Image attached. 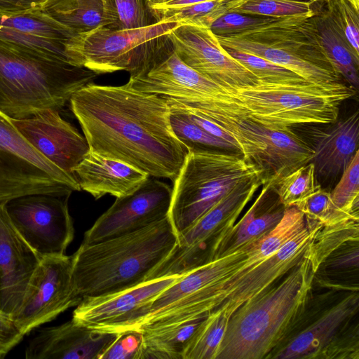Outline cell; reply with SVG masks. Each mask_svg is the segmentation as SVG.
<instances>
[{
	"mask_svg": "<svg viewBox=\"0 0 359 359\" xmlns=\"http://www.w3.org/2000/svg\"><path fill=\"white\" fill-rule=\"evenodd\" d=\"M76 34L41 9L17 13L0 12V43L41 56L72 64L69 48Z\"/></svg>",
	"mask_w": 359,
	"mask_h": 359,
	"instance_id": "cell-19",
	"label": "cell"
},
{
	"mask_svg": "<svg viewBox=\"0 0 359 359\" xmlns=\"http://www.w3.org/2000/svg\"><path fill=\"white\" fill-rule=\"evenodd\" d=\"M264 184L263 175L246 180L229 191L191 226L177 235L167 257L149 275L148 280L184 276L212 261L218 236L231 228L257 190Z\"/></svg>",
	"mask_w": 359,
	"mask_h": 359,
	"instance_id": "cell-9",
	"label": "cell"
},
{
	"mask_svg": "<svg viewBox=\"0 0 359 359\" xmlns=\"http://www.w3.org/2000/svg\"><path fill=\"white\" fill-rule=\"evenodd\" d=\"M76 177L51 163L0 111V204L32 194L71 195Z\"/></svg>",
	"mask_w": 359,
	"mask_h": 359,
	"instance_id": "cell-8",
	"label": "cell"
},
{
	"mask_svg": "<svg viewBox=\"0 0 359 359\" xmlns=\"http://www.w3.org/2000/svg\"><path fill=\"white\" fill-rule=\"evenodd\" d=\"M168 34L158 39L142 66L130 74L128 81L131 85L139 90L186 105L226 95L225 88L180 58Z\"/></svg>",
	"mask_w": 359,
	"mask_h": 359,
	"instance_id": "cell-12",
	"label": "cell"
},
{
	"mask_svg": "<svg viewBox=\"0 0 359 359\" xmlns=\"http://www.w3.org/2000/svg\"><path fill=\"white\" fill-rule=\"evenodd\" d=\"M314 276L303 256L278 285L242 304L229 318L216 359L267 358L304 313Z\"/></svg>",
	"mask_w": 359,
	"mask_h": 359,
	"instance_id": "cell-3",
	"label": "cell"
},
{
	"mask_svg": "<svg viewBox=\"0 0 359 359\" xmlns=\"http://www.w3.org/2000/svg\"><path fill=\"white\" fill-rule=\"evenodd\" d=\"M316 26L330 66L346 79L351 87L358 90L359 56L348 46L331 15L318 19Z\"/></svg>",
	"mask_w": 359,
	"mask_h": 359,
	"instance_id": "cell-29",
	"label": "cell"
},
{
	"mask_svg": "<svg viewBox=\"0 0 359 359\" xmlns=\"http://www.w3.org/2000/svg\"><path fill=\"white\" fill-rule=\"evenodd\" d=\"M142 344L141 330L135 329L120 332L100 359H140Z\"/></svg>",
	"mask_w": 359,
	"mask_h": 359,
	"instance_id": "cell-41",
	"label": "cell"
},
{
	"mask_svg": "<svg viewBox=\"0 0 359 359\" xmlns=\"http://www.w3.org/2000/svg\"><path fill=\"white\" fill-rule=\"evenodd\" d=\"M70 196L32 194L5 203L15 229L41 257L65 255L74 239Z\"/></svg>",
	"mask_w": 359,
	"mask_h": 359,
	"instance_id": "cell-13",
	"label": "cell"
},
{
	"mask_svg": "<svg viewBox=\"0 0 359 359\" xmlns=\"http://www.w3.org/2000/svg\"><path fill=\"white\" fill-rule=\"evenodd\" d=\"M176 241L177 235L168 216L130 233L93 244L81 243L71 256L76 295L82 300L146 281Z\"/></svg>",
	"mask_w": 359,
	"mask_h": 359,
	"instance_id": "cell-2",
	"label": "cell"
},
{
	"mask_svg": "<svg viewBox=\"0 0 359 359\" xmlns=\"http://www.w3.org/2000/svg\"><path fill=\"white\" fill-rule=\"evenodd\" d=\"M316 184L315 167L312 162L304 165L280 178L273 187L285 208L296 206L312 194Z\"/></svg>",
	"mask_w": 359,
	"mask_h": 359,
	"instance_id": "cell-34",
	"label": "cell"
},
{
	"mask_svg": "<svg viewBox=\"0 0 359 359\" xmlns=\"http://www.w3.org/2000/svg\"><path fill=\"white\" fill-rule=\"evenodd\" d=\"M247 0H209L172 8L153 10L156 22H179L210 28L224 15L236 12Z\"/></svg>",
	"mask_w": 359,
	"mask_h": 359,
	"instance_id": "cell-30",
	"label": "cell"
},
{
	"mask_svg": "<svg viewBox=\"0 0 359 359\" xmlns=\"http://www.w3.org/2000/svg\"><path fill=\"white\" fill-rule=\"evenodd\" d=\"M306 219V226L302 231L241 279L219 306L210 313L223 314L229 318L245 301L269 288L277 279L297 265L314 236L323 226L316 221Z\"/></svg>",
	"mask_w": 359,
	"mask_h": 359,
	"instance_id": "cell-20",
	"label": "cell"
},
{
	"mask_svg": "<svg viewBox=\"0 0 359 359\" xmlns=\"http://www.w3.org/2000/svg\"><path fill=\"white\" fill-rule=\"evenodd\" d=\"M115 29H136L156 22L151 9V0H106Z\"/></svg>",
	"mask_w": 359,
	"mask_h": 359,
	"instance_id": "cell-35",
	"label": "cell"
},
{
	"mask_svg": "<svg viewBox=\"0 0 359 359\" xmlns=\"http://www.w3.org/2000/svg\"><path fill=\"white\" fill-rule=\"evenodd\" d=\"M309 219L316 221L323 226L334 225L349 219H358V215L345 212L332 202L330 193L320 185L316 190L296 206Z\"/></svg>",
	"mask_w": 359,
	"mask_h": 359,
	"instance_id": "cell-36",
	"label": "cell"
},
{
	"mask_svg": "<svg viewBox=\"0 0 359 359\" xmlns=\"http://www.w3.org/2000/svg\"><path fill=\"white\" fill-rule=\"evenodd\" d=\"M269 187L264 185L260 195L242 219L217 237L212 250L213 259L231 253L244 245L251 243L271 231L281 220L284 210L269 211L256 216L257 208Z\"/></svg>",
	"mask_w": 359,
	"mask_h": 359,
	"instance_id": "cell-26",
	"label": "cell"
},
{
	"mask_svg": "<svg viewBox=\"0 0 359 359\" xmlns=\"http://www.w3.org/2000/svg\"><path fill=\"white\" fill-rule=\"evenodd\" d=\"M73 173L80 189L96 200L107 194L116 198L130 194L150 177L129 164L90 149Z\"/></svg>",
	"mask_w": 359,
	"mask_h": 359,
	"instance_id": "cell-23",
	"label": "cell"
},
{
	"mask_svg": "<svg viewBox=\"0 0 359 359\" xmlns=\"http://www.w3.org/2000/svg\"><path fill=\"white\" fill-rule=\"evenodd\" d=\"M251 15L236 12L229 13L215 20L210 29L217 36H229L272 22L279 18L263 15Z\"/></svg>",
	"mask_w": 359,
	"mask_h": 359,
	"instance_id": "cell-40",
	"label": "cell"
},
{
	"mask_svg": "<svg viewBox=\"0 0 359 359\" xmlns=\"http://www.w3.org/2000/svg\"><path fill=\"white\" fill-rule=\"evenodd\" d=\"M47 0H0V12L17 13L41 9Z\"/></svg>",
	"mask_w": 359,
	"mask_h": 359,
	"instance_id": "cell-44",
	"label": "cell"
},
{
	"mask_svg": "<svg viewBox=\"0 0 359 359\" xmlns=\"http://www.w3.org/2000/svg\"><path fill=\"white\" fill-rule=\"evenodd\" d=\"M337 4L338 10L334 15H330L348 46L359 56L358 13L346 0H339Z\"/></svg>",
	"mask_w": 359,
	"mask_h": 359,
	"instance_id": "cell-42",
	"label": "cell"
},
{
	"mask_svg": "<svg viewBox=\"0 0 359 359\" xmlns=\"http://www.w3.org/2000/svg\"><path fill=\"white\" fill-rule=\"evenodd\" d=\"M161 0H151V3H156Z\"/></svg>",
	"mask_w": 359,
	"mask_h": 359,
	"instance_id": "cell-48",
	"label": "cell"
},
{
	"mask_svg": "<svg viewBox=\"0 0 359 359\" xmlns=\"http://www.w3.org/2000/svg\"><path fill=\"white\" fill-rule=\"evenodd\" d=\"M60 112L48 109L24 118H11V121L43 156L74 176L73 169L86 156L89 147L85 137Z\"/></svg>",
	"mask_w": 359,
	"mask_h": 359,
	"instance_id": "cell-18",
	"label": "cell"
},
{
	"mask_svg": "<svg viewBox=\"0 0 359 359\" xmlns=\"http://www.w3.org/2000/svg\"><path fill=\"white\" fill-rule=\"evenodd\" d=\"M168 35L186 65L226 90L258 82L250 70L227 53L210 28L181 25Z\"/></svg>",
	"mask_w": 359,
	"mask_h": 359,
	"instance_id": "cell-17",
	"label": "cell"
},
{
	"mask_svg": "<svg viewBox=\"0 0 359 359\" xmlns=\"http://www.w3.org/2000/svg\"><path fill=\"white\" fill-rule=\"evenodd\" d=\"M252 243L179 277L154 300L138 330L157 329L208 316V286L217 284L240 266Z\"/></svg>",
	"mask_w": 359,
	"mask_h": 359,
	"instance_id": "cell-11",
	"label": "cell"
},
{
	"mask_svg": "<svg viewBox=\"0 0 359 359\" xmlns=\"http://www.w3.org/2000/svg\"><path fill=\"white\" fill-rule=\"evenodd\" d=\"M99 75L68 61L0 43V111L24 118L61 111L71 97Z\"/></svg>",
	"mask_w": 359,
	"mask_h": 359,
	"instance_id": "cell-4",
	"label": "cell"
},
{
	"mask_svg": "<svg viewBox=\"0 0 359 359\" xmlns=\"http://www.w3.org/2000/svg\"><path fill=\"white\" fill-rule=\"evenodd\" d=\"M170 186L149 177L130 194L114 203L84 233L82 243L93 244L130 233L168 216L172 199Z\"/></svg>",
	"mask_w": 359,
	"mask_h": 359,
	"instance_id": "cell-16",
	"label": "cell"
},
{
	"mask_svg": "<svg viewBox=\"0 0 359 359\" xmlns=\"http://www.w3.org/2000/svg\"><path fill=\"white\" fill-rule=\"evenodd\" d=\"M332 202L339 209L358 216L359 151L342 172V176L330 193Z\"/></svg>",
	"mask_w": 359,
	"mask_h": 359,
	"instance_id": "cell-38",
	"label": "cell"
},
{
	"mask_svg": "<svg viewBox=\"0 0 359 359\" xmlns=\"http://www.w3.org/2000/svg\"><path fill=\"white\" fill-rule=\"evenodd\" d=\"M224 48L231 56L250 70L258 79V81L269 83H290L306 81L290 69L259 56L226 48Z\"/></svg>",
	"mask_w": 359,
	"mask_h": 359,
	"instance_id": "cell-37",
	"label": "cell"
},
{
	"mask_svg": "<svg viewBox=\"0 0 359 359\" xmlns=\"http://www.w3.org/2000/svg\"><path fill=\"white\" fill-rule=\"evenodd\" d=\"M229 318L210 313L191 337L183 359H216Z\"/></svg>",
	"mask_w": 359,
	"mask_h": 359,
	"instance_id": "cell-33",
	"label": "cell"
},
{
	"mask_svg": "<svg viewBox=\"0 0 359 359\" xmlns=\"http://www.w3.org/2000/svg\"><path fill=\"white\" fill-rule=\"evenodd\" d=\"M313 161L316 174L324 177L342 173L358 150V111L325 131L314 133Z\"/></svg>",
	"mask_w": 359,
	"mask_h": 359,
	"instance_id": "cell-24",
	"label": "cell"
},
{
	"mask_svg": "<svg viewBox=\"0 0 359 359\" xmlns=\"http://www.w3.org/2000/svg\"><path fill=\"white\" fill-rule=\"evenodd\" d=\"M70 109L89 149L155 178L175 181L188 153L175 135L167 100L134 88L91 82L72 95Z\"/></svg>",
	"mask_w": 359,
	"mask_h": 359,
	"instance_id": "cell-1",
	"label": "cell"
},
{
	"mask_svg": "<svg viewBox=\"0 0 359 359\" xmlns=\"http://www.w3.org/2000/svg\"><path fill=\"white\" fill-rule=\"evenodd\" d=\"M209 0H161L156 3H151V9L159 10L180 7L198 4Z\"/></svg>",
	"mask_w": 359,
	"mask_h": 359,
	"instance_id": "cell-46",
	"label": "cell"
},
{
	"mask_svg": "<svg viewBox=\"0 0 359 359\" xmlns=\"http://www.w3.org/2000/svg\"><path fill=\"white\" fill-rule=\"evenodd\" d=\"M262 175L243 156L220 150L189 151L173 182L168 217L176 235L191 226L239 183Z\"/></svg>",
	"mask_w": 359,
	"mask_h": 359,
	"instance_id": "cell-7",
	"label": "cell"
},
{
	"mask_svg": "<svg viewBox=\"0 0 359 359\" xmlns=\"http://www.w3.org/2000/svg\"><path fill=\"white\" fill-rule=\"evenodd\" d=\"M41 257L22 238L0 204V311L11 317L19 308Z\"/></svg>",
	"mask_w": 359,
	"mask_h": 359,
	"instance_id": "cell-21",
	"label": "cell"
},
{
	"mask_svg": "<svg viewBox=\"0 0 359 359\" xmlns=\"http://www.w3.org/2000/svg\"><path fill=\"white\" fill-rule=\"evenodd\" d=\"M170 109V123L172 130L189 151L204 150L232 149L238 151L233 145L215 137L193 122L175 103L168 100Z\"/></svg>",
	"mask_w": 359,
	"mask_h": 359,
	"instance_id": "cell-32",
	"label": "cell"
},
{
	"mask_svg": "<svg viewBox=\"0 0 359 359\" xmlns=\"http://www.w3.org/2000/svg\"><path fill=\"white\" fill-rule=\"evenodd\" d=\"M349 4L353 7L356 13H358L359 0H346Z\"/></svg>",
	"mask_w": 359,
	"mask_h": 359,
	"instance_id": "cell-47",
	"label": "cell"
},
{
	"mask_svg": "<svg viewBox=\"0 0 359 359\" xmlns=\"http://www.w3.org/2000/svg\"><path fill=\"white\" fill-rule=\"evenodd\" d=\"M118 333L99 332L72 319L40 329L29 341L26 359H100Z\"/></svg>",
	"mask_w": 359,
	"mask_h": 359,
	"instance_id": "cell-22",
	"label": "cell"
},
{
	"mask_svg": "<svg viewBox=\"0 0 359 359\" xmlns=\"http://www.w3.org/2000/svg\"><path fill=\"white\" fill-rule=\"evenodd\" d=\"M358 306V295L351 294L323 314L318 320L271 355L275 359L318 358L330 344L340 326L353 316Z\"/></svg>",
	"mask_w": 359,
	"mask_h": 359,
	"instance_id": "cell-25",
	"label": "cell"
},
{
	"mask_svg": "<svg viewBox=\"0 0 359 359\" xmlns=\"http://www.w3.org/2000/svg\"><path fill=\"white\" fill-rule=\"evenodd\" d=\"M207 316L157 329L140 330L143 336L140 359H183L191 337Z\"/></svg>",
	"mask_w": 359,
	"mask_h": 359,
	"instance_id": "cell-28",
	"label": "cell"
},
{
	"mask_svg": "<svg viewBox=\"0 0 359 359\" xmlns=\"http://www.w3.org/2000/svg\"><path fill=\"white\" fill-rule=\"evenodd\" d=\"M11 317L0 311V359H3L23 339Z\"/></svg>",
	"mask_w": 359,
	"mask_h": 359,
	"instance_id": "cell-43",
	"label": "cell"
},
{
	"mask_svg": "<svg viewBox=\"0 0 359 359\" xmlns=\"http://www.w3.org/2000/svg\"><path fill=\"white\" fill-rule=\"evenodd\" d=\"M353 266H358V248H352L347 252L341 255L332 262V266L334 268H344Z\"/></svg>",
	"mask_w": 359,
	"mask_h": 359,
	"instance_id": "cell-45",
	"label": "cell"
},
{
	"mask_svg": "<svg viewBox=\"0 0 359 359\" xmlns=\"http://www.w3.org/2000/svg\"><path fill=\"white\" fill-rule=\"evenodd\" d=\"M179 277L146 280L123 290L83 299L74 310L72 319L103 332L138 330L154 300Z\"/></svg>",
	"mask_w": 359,
	"mask_h": 359,
	"instance_id": "cell-15",
	"label": "cell"
},
{
	"mask_svg": "<svg viewBox=\"0 0 359 359\" xmlns=\"http://www.w3.org/2000/svg\"><path fill=\"white\" fill-rule=\"evenodd\" d=\"M41 10L77 34L112 23L106 0H47Z\"/></svg>",
	"mask_w": 359,
	"mask_h": 359,
	"instance_id": "cell-27",
	"label": "cell"
},
{
	"mask_svg": "<svg viewBox=\"0 0 359 359\" xmlns=\"http://www.w3.org/2000/svg\"><path fill=\"white\" fill-rule=\"evenodd\" d=\"M312 15L276 20L229 36H216L224 48L259 56L319 85L338 81V74L317 60L329 62L320 42Z\"/></svg>",
	"mask_w": 359,
	"mask_h": 359,
	"instance_id": "cell-6",
	"label": "cell"
},
{
	"mask_svg": "<svg viewBox=\"0 0 359 359\" xmlns=\"http://www.w3.org/2000/svg\"><path fill=\"white\" fill-rule=\"evenodd\" d=\"M226 90L240 102L250 118L271 128L335 123L340 105L357 91L339 81L319 85L306 81H258L253 86Z\"/></svg>",
	"mask_w": 359,
	"mask_h": 359,
	"instance_id": "cell-5",
	"label": "cell"
},
{
	"mask_svg": "<svg viewBox=\"0 0 359 359\" xmlns=\"http://www.w3.org/2000/svg\"><path fill=\"white\" fill-rule=\"evenodd\" d=\"M179 25L156 22L136 29L98 27L72 39L69 49L71 61L98 75L118 71L131 74L142 66L158 39Z\"/></svg>",
	"mask_w": 359,
	"mask_h": 359,
	"instance_id": "cell-10",
	"label": "cell"
},
{
	"mask_svg": "<svg viewBox=\"0 0 359 359\" xmlns=\"http://www.w3.org/2000/svg\"><path fill=\"white\" fill-rule=\"evenodd\" d=\"M358 219L323 226L313 238L304 257L309 260L316 273L334 250L348 241L358 242Z\"/></svg>",
	"mask_w": 359,
	"mask_h": 359,
	"instance_id": "cell-31",
	"label": "cell"
},
{
	"mask_svg": "<svg viewBox=\"0 0 359 359\" xmlns=\"http://www.w3.org/2000/svg\"><path fill=\"white\" fill-rule=\"evenodd\" d=\"M71 256L41 258L19 308L11 316L24 336L81 302L74 292Z\"/></svg>",
	"mask_w": 359,
	"mask_h": 359,
	"instance_id": "cell-14",
	"label": "cell"
},
{
	"mask_svg": "<svg viewBox=\"0 0 359 359\" xmlns=\"http://www.w3.org/2000/svg\"><path fill=\"white\" fill-rule=\"evenodd\" d=\"M236 13L275 18L314 15L311 3L297 0H247Z\"/></svg>",
	"mask_w": 359,
	"mask_h": 359,
	"instance_id": "cell-39",
	"label": "cell"
}]
</instances>
